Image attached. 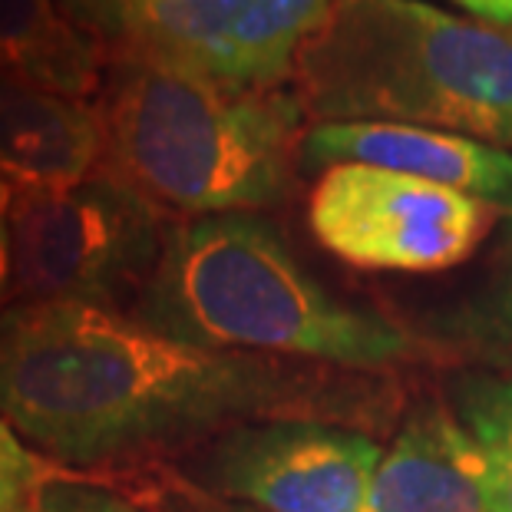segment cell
I'll use <instances>...</instances> for the list:
<instances>
[{
	"mask_svg": "<svg viewBox=\"0 0 512 512\" xmlns=\"http://www.w3.org/2000/svg\"><path fill=\"white\" fill-rule=\"evenodd\" d=\"M394 400L374 374L209 351L129 311L10 304L0 314V417L70 473H133L248 420L364 430L384 423Z\"/></svg>",
	"mask_w": 512,
	"mask_h": 512,
	"instance_id": "cell-1",
	"label": "cell"
},
{
	"mask_svg": "<svg viewBox=\"0 0 512 512\" xmlns=\"http://www.w3.org/2000/svg\"><path fill=\"white\" fill-rule=\"evenodd\" d=\"M133 318L182 344L387 374L427 351L400 321L324 288L261 212L172 219Z\"/></svg>",
	"mask_w": 512,
	"mask_h": 512,
	"instance_id": "cell-2",
	"label": "cell"
},
{
	"mask_svg": "<svg viewBox=\"0 0 512 512\" xmlns=\"http://www.w3.org/2000/svg\"><path fill=\"white\" fill-rule=\"evenodd\" d=\"M291 90L311 126H427L512 149V24L427 0H331Z\"/></svg>",
	"mask_w": 512,
	"mask_h": 512,
	"instance_id": "cell-3",
	"label": "cell"
},
{
	"mask_svg": "<svg viewBox=\"0 0 512 512\" xmlns=\"http://www.w3.org/2000/svg\"><path fill=\"white\" fill-rule=\"evenodd\" d=\"M96 106L103 172L169 219L275 209L298 179L308 116L291 86L248 90L113 57Z\"/></svg>",
	"mask_w": 512,
	"mask_h": 512,
	"instance_id": "cell-4",
	"label": "cell"
},
{
	"mask_svg": "<svg viewBox=\"0 0 512 512\" xmlns=\"http://www.w3.org/2000/svg\"><path fill=\"white\" fill-rule=\"evenodd\" d=\"M384 446L334 420L235 423L172 460L100 476L152 512H361Z\"/></svg>",
	"mask_w": 512,
	"mask_h": 512,
	"instance_id": "cell-5",
	"label": "cell"
},
{
	"mask_svg": "<svg viewBox=\"0 0 512 512\" xmlns=\"http://www.w3.org/2000/svg\"><path fill=\"white\" fill-rule=\"evenodd\" d=\"M169 222L110 172L67 189H14L7 209L14 304L133 311L162 255Z\"/></svg>",
	"mask_w": 512,
	"mask_h": 512,
	"instance_id": "cell-6",
	"label": "cell"
},
{
	"mask_svg": "<svg viewBox=\"0 0 512 512\" xmlns=\"http://www.w3.org/2000/svg\"><path fill=\"white\" fill-rule=\"evenodd\" d=\"M331 0H60L113 57L176 67L205 80L278 90Z\"/></svg>",
	"mask_w": 512,
	"mask_h": 512,
	"instance_id": "cell-7",
	"label": "cell"
},
{
	"mask_svg": "<svg viewBox=\"0 0 512 512\" xmlns=\"http://www.w3.org/2000/svg\"><path fill=\"white\" fill-rule=\"evenodd\" d=\"M499 219L473 195L364 162L321 169L308 195V225L321 248L344 265L384 275L460 268Z\"/></svg>",
	"mask_w": 512,
	"mask_h": 512,
	"instance_id": "cell-8",
	"label": "cell"
},
{
	"mask_svg": "<svg viewBox=\"0 0 512 512\" xmlns=\"http://www.w3.org/2000/svg\"><path fill=\"white\" fill-rule=\"evenodd\" d=\"M364 162L446 185L493 205L512 219V149L427 126L397 123H314L301 143V169Z\"/></svg>",
	"mask_w": 512,
	"mask_h": 512,
	"instance_id": "cell-9",
	"label": "cell"
},
{
	"mask_svg": "<svg viewBox=\"0 0 512 512\" xmlns=\"http://www.w3.org/2000/svg\"><path fill=\"white\" fill-rule=\"evenodd\" d=\"M486 460L443 397L417 400L384 450L361 512H489Z\"/></svg>",
	"mask_w": 512,
	"mask_h": 512,
	"instance_id": "cell-10",
	"label": "cell"
},
{
	"mask_svg": "<svg viewBox=\"0 0 512 512\" xmlns=\"http://www.w3.org/2000/svg\"><path fill=\"white\" fill-rule=\"evenodd\" d=\"M103 166L106 129L96 100L0 73V179L14 189H67Z\"/></svg>",
	"mask_w": 512,
	"mask_h": 512,
	"instance_id": "cell-11",
	"label": "cell"
},
{
	"mask_svg": "<svg viewBox=\"0 0 512 512\" xmlns=\"http://www.w3.org/2000/svg\"><path fill=\"white\" fill-rule=\"evenodd\" d=\"M110 50L60 0H0V73L73 100L103 93Z\"/></svg>",
	"mask_w": 512,
	"mask_h": 512,
	"instance_id": "cell-12",
	"label": "cell"
},
{
	"mask_svg": "<svg viewBox=\"0 0 512 512\" xmlns=\"http://www.w3.org/2000/svg\"><path fill=\"white\" fill-rule=\"evenodd\" d=\"M443 400L486 460L489 512H512V374L460 367L446 377Z\"/></svg>",
	"mask_w": 512,
	"mask_h": 512,
	"instance_id": "cell-13",
	"label": "cell"
},
{
	"mask_svg": "<svg viewBox=\"0 0 512 512\" xmlns=\"http://www.w3.org/2000/svg\"><path fill=\"white\" fill-rule=\"evenodd\" d=\"M427 328L446 351L470 357L476 367L512 374V245L483 288L433 311Z\"/></svg>",
	"mask_w": 512,
	"mask_h": 512,
	"instance_id": "cell-14",
	"label": "cell"
},
{
	"mask_svg": "<svg viewBox=\"0 0 512 512\" xmlns=\"http://www.w3.org/2000/svg\"><path fill=\"white\" fill-rule=\"evenodd\" d=\"M63 466L40 456L0 417V512H30L40 489L57 479Z\"/></svg>",
	"mask_w": 512,
	"mask_h": 512,
	"instance_id": "cell-15",
	"label": "cell"
},
{
	"mask_svg": "<svg viewBox=\"0 0 512 512\" xmlns=\"http://www.w3.org/2000/svg\"><path fill=\"white\" fill-rule=\"evenodd\" d=\"M30 512H152L100 476L63 470L40 489Z\"/></svg>",
	"mask_w": 512,
	"mask_h": 512,
	"instance_id": "cell-16",
	"label": "cell"
},
{
	"mask_svg": "<svg viewBox=\"0 0 512 512\" xmlns=\"http://www.w3.org/2000/svg\"><path fill=\"white\" fill-rule=\"evenodd\" d=\"M14 304V248H10L7 212L0 209V314Z\"/></svg>",
	"mask_w": 512,
	"mask_h": 512,
	"instance_id": "cell-17",
	"label": "cell"
},
{
	"mask_svg": "<svg viewBox=\"0 0 512 512\" xmlns=\"http://www.w3.org/2000/svg\"><path fill=\"white\" fill-rule=\"evenodd\" d=\"M470 10V17L493 20V24H512V0H453Z\"/></svg>",
	"mask_w": 512,
	"mask_h": 512,
	"instance_id": "cell-18",
	"label": "cell"
},
{
	"mask_svg": "<svg viewBox=\"0 0 512 512\" xmlns=\"http://www.w3.org/2000/svg\"><path fill=\"white\" fill-rule=\"evenodd\" d=\"M10 199H14V185H7L4 179H0V209H10Z\"/></svg>",
	"mask_w": 512,
	"mask_h": 512,
	"instance_id": "cell-19",
	"label": "cell"
}]
</instances>
